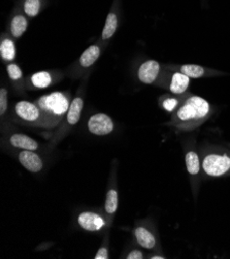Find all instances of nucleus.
Here are the masks:
<instances>
[{"label": "nucleus", "mask_w": 230, "mask_h": 259, "mask_svg": "<svg viewBox=\"0 0 230 259\" xmlns=\"http://www.w3.org/2000/svg\"><path fill=\"white\" fill-rule=\"evenodd\" d=\"M212 113L213 109L207 99L197 95H188L172 113L170 123L177 129L190 132L206 122Z\"/></svg>", "instance_id": "1"}, {"label": "nucleus", "mask_w": 230, "mask_h": 259, "mask_svg": "<svg viewBox=\"0 0 230 259\" xmlns=\"http://www.w3.org/2000/svg\"><path fill=\"white\" fill-rule=\"evenodd\" d=\"M35 103L42 113L47 129H52L61 124L69 110L71 101L68 93L56 91L37 98Z\"/></svg>", "instance_id": "2"}, {"label": "nucleus", "mask_w": 230, "mask_h": 259, "mask_svg": "<svg viewBox=\"0 0 230 259\" xmlns=\"http://www.w3.org/2000/svg\"><path fill=\"white\" fill-rule=\"evenodd\" d=\"M201 168L203 174L212 178L230 176V150L213 146L202 151Z\"/></svg>", "instance_id": "3"}, {"label": "nucleus", "mask_w": 230, "mask_h": 259, "mask_svg": "<svg viewBox=\"0 0 230 259\" xmlns=\"http://www.w3.org/2000/svg\"><path fill=\"white\" fill-rule=\"evenodd\" d=\"M14 119L25 126L47 129V125L39 107L35 102L21 100L14 106Z\"/></svg>", "instance_id": "4"}, {"label": "nucleus", "mask_w": 230, "mask_h": 259, "mask_svg": "<svg viewBox=\"0 0 230 259\" xmlns=\"http://www.w3.org/2000/svg\"><path fill=\"white\" fill-rule=\"evenodd\" d=\"M84 109V98L81 95L75 96L73 100H71L69 110L64 117L61 124L58 126L57 131L53 134L52 138L50 140V145L54 147L56 146L66 135L69 133L70 129L78 123L81 119L82 112Z\"/></svg>", "instance_id": "5"}, {"label": "nucleus", "mask_w": 230, "mask_h": 259, "mask_svg": "<svg viewBox=\"0 0 230 259\" xmlns=\"http://www.w3.org/2000/svg\"><path fill=\"white\" fill-rule=\"evenodd\" d=\"M78 224L86 231L96 232L105 229L109 225V222L107 218L102 216L100 213L85 211L79 214Z\"/></svg>", "instance_id": "6"}, {"label": "nucleus", "mask_w": 230, "mask_h": 259, "mask_svg": "<svg viewBox=\"0 0 230 259\" xmlns=\"http://www.w3.org/2000/svg\"><path fill=\"white\" fill-rule=\"evenodd\" d=\"M88 129L94 136H108L115 129V124L109 115L98 113L89 119Z\"/></svg>", "instance_id": "7"}, {"label": "nucleus", "mask_w": 230, "mask_h": 259, "mask_svg": "<svg viewBox=\"0 0 230 259\" xmlns=\"http://www.w3.org/2000/svg\"><path fill=\"white\" fill-rule=\"evenodd\" d=\"M190 86V77L180 71H172L166 75L165 87L171 94L184 95Z\"/></svg>", "instance_id": "8"}, {"label": "nucleus", "mask_w": 230, "mask_h": 259, "mask_svg": "<svg viewBox=\"0 0 230 259\" xmlns=\"http://www.w3.org/2000/svg\"><path fill=\"white\" fill-rule=\"evenodd\" d=\"M161 65L155 60H147L141 64L137 70L139 80L146 85L154 84L159 77Z\"/></svg>", "instance_id": "9"}, {"label": "nucleus", "mask_w": 230, "mask_h": 259, "mask_svg": "<svg viewBox=\"0 0 230 259\" xmlns=\"http://www.w3.org/2000/svg\"><path fill=\"white\" fill-rule=\"evenodd\" d=\"M18 160L25 169L32 174L41 171L44 166L42 158L35 151L31 150H21L18 153Z\"/></svg>", "instance_id": "10"}, {"label": "nucleus", "mask_w": 230, "mask_h": 259, "mask_svg": "<svg viewBox=\"0 0 230 259\" xmlns=\"http://www.w3.org/2000/svg\"><path fill=\"white\" fill-rule=\"evenodd\" d=\"M134 238L137 244L146 250H154L157 247V239L153 232L146 226H136L133 230Z\"/></svg>", "instance_id": "11"}, {"label": "nucleus", "mask_w": 230, "mask_h": 259, "mask_svg": "<svg viewBox=\"0 0 230 259\" xmlns=\"http://www.w3.org/2000/svg\"><path fill=\"white\" fill-rule=\"evenodd\" d=\"M8 144L14 149H21V150L36 151L39 148V144L36 140L32 139L27 135L20 134V133L12 134L8 139Z\"/></svg>", "instance_id": "12"}, {"label": "nucleus", "mask_w": 230, "mask_h": 259, "mask_svg": "<svg viewBox=\"0 0 230 259\" xmlns=\"http://www.w3.org/2000/svg\"><path fill=\"white\" fill-rule=\"evenodd\" d=\"M176 70L184 73L190 79H199L202 76H208V74L219 73L218 71L207 69L206 67L197 65V64H183L176 67Z\"/></svg>", "instance_id": "13"}, {"label": "nucleus", "mask_w": 230, "mask_h": 259, "mask_svg": "<svg viewBox=\"0 0 230 259\" xmlns=\"http://www.w3.org/2000/svg\"><path fill=\"white\" fill-rule=\"evenodd\" d=\"M100 47L98 45H92L87 48L82 56L80 57V64L82 67L88 68L91 67L99 58L100 56Z\"/></svg>", "instance_id": "14"}, {"label": "nucleus", "mask_w": 230, "mask_h": 259, "mask_svg": "<svg viewBox=\"0 0 230 259\" xmlns=\"http://www.w3.org/2000/svg\"><path fill=\"white\" fill-rule=\"evenodd\" d=\"M30 85L36 89H43L52 85L54 79L50 71H38L30 76Z\"/></svg>", "instance_id": "15"}, {"label": "nucleus", "mask_w": 230, "mask_h": 259, "mask_svg": "<svg viewBox=\"0 0 230 259\" xmlns=\"http://www.w3.org/2000/svg\"><path fill=\"white\" fill-rule=\"evenodd\" d=\"M28 27V21L23 15H16L10 25L11 34L15 38H20L25 32H26Z\"/></svg>", "instance_id": "16"}, {"label": "nucleus", "mask_w": 230, "mask_h": 259, "mask_svg": "<svg viewBox=\"0 0 230 259\" xmlns=\"http://www.w3.org/2000/svg\"><path fill=\"white\" fill-rule=\"evenodd\" d=\"M187 171L191 177H198L201 169V159L195 151H188L185 155Z\"/></svg>", "instance_id": "17"}, {"label": "nucleus", "mask_w": 230, "mask_h": 259, "mask_svg": "<svg viewBox=\"0 0 230 259\" xmlns=\"http://www.w3.org/2000/svg\"><path fill=\"white\" fill-rule=\"evenodd\" d=\"M119 206V193L116 187H111L106 195L105 201V212L109 217H113Z\"/></svg>", "instance_id": "18"}, {"label": "nucleus", "mask_w": 230, "mask_h": 259, "mask_svg": "<svg viewBox=\"0 0 230 259\" xmlns=\"http://www.w3.org/2000/svg\"><path fill=\"white\" fill-rule=\"evenodd\" d=\"M0 56L6 62H12L16 58V45L8 36L4 37L0 42Z\"/></svg>", "instance_id": "19"}, {"label": "nucleus", "mask_w": 230, "mask_h": 259, "mask_svg": "<svg viewBox=\"0 0 230 259\" xmlns=\"http://www.w3.org/2000/svg\"><path fill=\"white\" fill-rule=\"evenodd\" d=\"M118 28V16L116 13L112 12L108 15L106 23H105V27L102 29L101 33V38L102 40H108L114 36Z\"/></svg>", "instance_id": "20"}, {"label": "nucleus", "mask_w": 230, "mask_h": 259, "mask_svg": "<svg viewBox=\"0 0 230 259\" xmlns=\"http://www.w3.org/2000/svg\"><path fill=\"white\" fill-rule=\"evenodd\" d=\"M182 95L176 96H164L161 100V107L168 113H173L178 106L181 105L185 97H181Z\"/></svg>", "instance_id": "21"}, {"label": "nucleus", "mask_w": 230, "mask_h": 259, "mask_svg": "<svg viewBox=\"0 0 230 259\" xmlns=\"http://www.w3.org/2000/svg\"><path fill=\"white\" fill-rule=\"evenodd\" d=\"M40 0H26L24 4V12L28 17H36L40 11Z\"/></svg>", "instance_id": "22"}, {"label": "nucleus", "mask_w": 230, "mask_h": 259, "mask_svg": "<svg viewBox=\"0 0 230 259\" xmlns=\"http://www.w3.org/2000/svg\"><path fill=\"white\" fill-rule=\"evenodd\" d=\"M7 71H8L9 77L14 83H18V82L22 81L23 72H22V69L20 68V66L18 64H16V63L8 64Z\"/></svg>", "instance_id": "23"}, {"label": "nucleus", "mask_w": 230, "mask_h": 259, "mask_svg": "<svg viewBox=\"0 0 230 259\" xmlns=\"http://www.w3.org/2000/svg\"><path fill=\"white\" fill-rule=\"evenodd\" d=\"M8 110V90L6 88L0 89V116L4 117Z\"/></svg>", "instance_id": "24"}, {"label": "nucleus", "mask_w": 230, "mask_h": 259, "mask_svg": "<svg viewBox=\"0 0 230 259\" xmlns=\"http://www.w3.org/2000/svg\"><path fill=\"white\" fill-rule=\"evenodd\" d=\"M95 259H108L109 258V241L108 238L105 239L104 244L101 245L99 250L94 256Z\"/></svg>", "instance_id": "25"}, {"label": "nucleus", "mask_w": 230, "mask_h": 259, "mask_svg": "<svg viewBox=\"0 0 230 259\" xmlns=\"http://www.w3.org/2000/svg\"><path fill=\"white\" fill-rule=\"evenodd\" d=\"M126 258L127 259H143L144 258V254L140 250H133L130 253L127 254Z\"/></svg>", "instance_id": "26"}, {"label": "nucleus", "mask_w": 230, "mask_h": 259, "mask_svg": "<svg viewBox=\"0 0 230 259\" xmlns=\"http://www.w3.org/2000/svg\"><path fill=\"white\" fill-rule=\"evenodd\" d=\"M150 258L151 259H164L165 257L163 255H152Z\"/></svg>", "instance_id": "27"}]
</instances>
